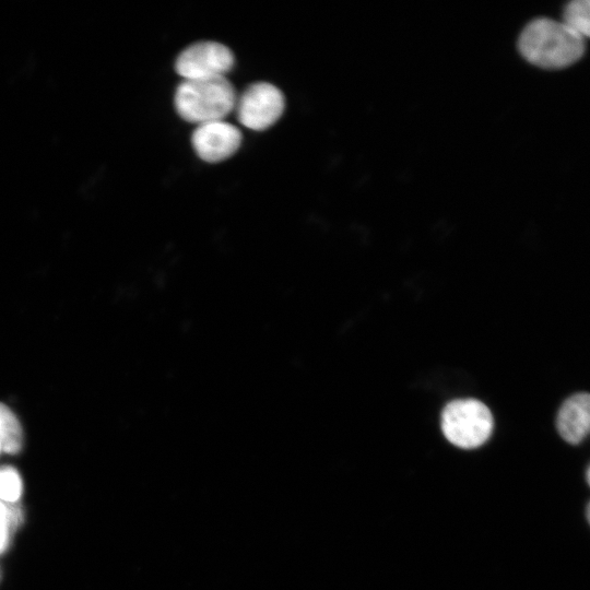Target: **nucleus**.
Here are the masks:
<instances>
[{
  "mask_svg": "<svg viewBox=\"0 0 590 590\" xmlns=\"http://www.w3.org/2000/svg\"><path fill=\"white\" fill-rule=\"evenodd\" d=\"M494 421L489 409L476 399L450 401L441 413V430L455 446L473 449L491 437Z\"/></svg>",
  "mask_w": 590,
  "mask_h": 590,
  "instance_id": "3",
  "label": "nucleus"
},
{
  "mask_svg": "<svg viewBox=\"0 0 590 590\" xmlns=\"http://www.w3.org/2000/svg\"><path fill=\"white\" fill-rule=\"evenodd\" d=\"M556 427L560 437L569 444L581 442L590 427V397L578 392L564 401L558 410Z\"/></svg>",
  "mask_w": 590,
  "mask_h": 590,
  "instance_id": "7",
  "label": "nucleus"
},
{
  "mask_svg": "<svg viewBox=\"0 0 590 590\" xmlns=\"http://www.w3.org/2000/svg\"><path fill=\"white\" fill-rule=\"evenodd\" d=\"M191 143L205 162L217 163L232 156L241 143V133L238 128L223 120L198 125L194 129Z\"/></svg>",
  "mask_w": 590,
  "mask_h": 590,
  "instance_id": "6",
  "label": "nucleus"
},
{
  "mask_svg": "<svg viewBox=\"0 0 590 590\" xmlns=\"http://www.w3.org/2000/svg\"><path fill=\"white\" fill-rule=\"evenodd\" d=\"M22 426L16 415L9 406L0 402V445L2 452L17 453L22 448Z\"/></svg>",
  "mask_w": 590,
  "mask_h": 590,
  "instance_id": "8",
  "label": "nucleus"
},
{
  "mask_svg": "<svg viewBox=\"0 0 590 590\" xmlns=\"http://www.w3.org/2000/svg\"><path fill=\"white\" fill-rule=\"evenodd\" d=\"M236 92L225 76L184 80L176 88L174 103L178 115L192 123L223 120L236 104Z\"/></svg>",
  "mask_w": 590,
  "mask_h": 590,
  "instance_id": "2",
  "label": "nucleus"
},
{
  "mask_svg": "<svg viewBox=\"0 0 590 590\" xmlns=\"http://www.w3.org/2000/svg\"><path fill=\"white\" fill-rule=\"evenodd\" d=\"M285 107L283 93L273 84L257 82L236 98L238 121L251 130L261 131L274 125Z\"/></svg>",
  "mask_w": 590,
  "mask_h": 590,
  "instance_id": "4",
  "label": "nucleus"
},
{
  "mask_svg": "<svg viewBox=\"0 0 590 590\" xmlns=\"http://www.w3.org/2000/svg\"><path fill=\"white\" fill-rule=\"evenodd\" d=\"M568 28L585 39L589 36V1L571 0L563 12V22Z\"/></svg>",
  "mask_w": 590,
  "mask_h": 590,
  "instance_id": "9",
  "label": "nucleus"
},
{
  "mask_svg": "<svg viewBox=\"0 0 590 590\" xmlns=\"http://www.w3.org/2000/svg\"><path fill=\"white\" fill-rule=\"evenodd\" d=\"M228 47L216 42H199L184 49L176 59V72L184 80L224 76L234 66Z\"/></svg>",
  "mask_w": 590,
  "mask_h": 590,
  "instance_id": "5",
  "label": "nucleus"
},
{
  "mask_svg": "<svg viewBox=\"0 0 590 590\" xmlns=\"http://www.w3.org/2000/svg\"><path fill=\"white\" fill-rule=\"evenodd\" d=\"M2 452V448H1V445H0V453Z\"/></svg>",
  "mask_w": 590,
  "mask_h": 590,
  "instance_id": "14",
  "label": "nucleus"
},
{
  "mask_svg": "<svg viewBox=\"0 0 590 590\" xmlns=\"http://www.w3.org/2000/svg\"><path fill=\"white\" fill-rule=\"evenodd\" d=\"M589 474H590V471H589V469H587L586 476H587V482L588 483L590 482Z\"/></svg>",
  "mask_w": 590,
  "mask_h": 590,
  "instance_id": "13",
  "label": "nucleus"
},
{
  "mask_svg": "<svg viewBox=\"0 0 590 590\" xmlns=\"http://www.w3.org/2000/svg\"><path fill=\"white\" fill-rule=\"evenodd\" d=\"M23 522V511L19 503L0 500V526L15 532Z\"/></svg>",
  "mask_w": 590,
  "mask_h": 590,
  "instance_id": "11",
  "label": "nucleus"
},
{
  "mask_svg": "<svg viewBox=\"0 0 590 590\" xmlns=\"http://www.w3.org/2000/svg\"><path fill=\"white\" fill-rule=\"evenodd\" d=\"M23 483L19 472L12 467L0 468V500L19 503Z\"/></svg>",
  "mask_w": 590,
  "mask_h": 590,
  "instance_id": "10",
  "label": "nucleus"
},
{
  "mask_svg": "<svg viewBox=\"0 0 590 590\" xmlns=\"http://www.w3.org/2000/svg\"><path fill=\"white\" fill-rule=\"evenodd\" d=\"M518 49L521 56L534 66L562 69L583 56L586 39L562 22L538 17L521 31Z\"/></svg>",
  "mask_w": 590,
  "mask_h": 590,
  "instance_id": "1",
  "label": "nucleus"
},
{
  "mask_svg": "<svg viewBox=\"0 0 590 590\" xmlns=\"http://www.w3.org/2000/svg\"><path fill=\"white\" fill-rule=\"evenodd\" d=\"M13 533L10 529L0 526V554L9 547Z\"/></svg>",
  "mask_w": 590,
  "mask_h": 590,
  "instance_id": "12",
  "label": "nucleus"
}]
</instances>
